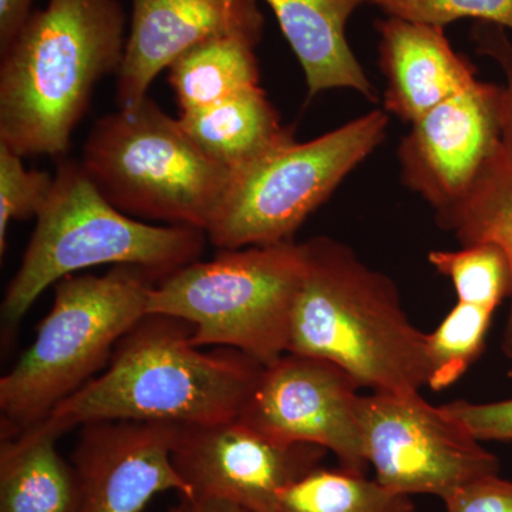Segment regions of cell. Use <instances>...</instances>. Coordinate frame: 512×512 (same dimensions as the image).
<instances>
[{
  "mask_svg": "<svg viewBox=\"0 0 512 512\" xmlns=\"http://www.w3.org/2000/svg\"><path fill=\"white\" fill-rule=\"evenodd\" d=\"M326 453L313 444L271 439L234 419L180 426L173 461L192 498H224L251 512H272L279 494L320 467Z\"/></svg>",
  "mask_w": 512,
  "mask_h": 512,
  "instance_id": "obj_11",
  "label": "cell"
},
{
  "mask_svg": "<svg viewBox=\"0 0 512 512\" xmlns=\"http://www.w3.org/2000/svg\"><path fill=\"white\" fill-rule=\"evenodd\" d=\"M503 86L477 80L412 124L397 150L402 181L434 211L466 194L501 138Z\"/></svg>",
  "mask_w": 512,
  "mask_h": 512,
  "instance_id": "obj_12",
  "label": "cell"
},
{
  "mask_svg": "<svg viewBox=\"0 0 512 512\" xmlns=\"http://www.w3.org/2000/svg\"><path fill=\"white\" fill-rule=\"evenodd\" d=\"M53 183V175L28 170L23 157L0 143V255L8 249L10 222L36 218L45 207Z\"/></svg>",
  "mask_w": 512,
  "mask_h": 512,
  "instance_id": "obj_24",
  "label": "cell"
},
{
  "mask_svg": "<svg viewBox=\"0 0 512 512\" xmlns=\"http://www.w3.org/2000/svg\"><path fill=\"white\" fill-rule=\"evenodd\" d=\"M170 512H177V508H171Z\"/></svg>",
  "mask_w": 512,
  "mask_h": 512,
  "instance_id": "obj_30",
  "label": "cell"
},
{
  "mask_svg": "<svg viewBox=\"0 0 512 512\" xmlns=\"http://www.w3.org/2000/svg\"><path fill=\"white\" fill-rule=\"evenodd\" d=\"M359 389L335 363L288 352L264 366L238 419L271 439L325 448L366 476Z\"/></svg>",
  "mask_w": 512,
  "mask_h": 512,
  "instance_id": "obj_10",
  "label": "cell"
},
{
  "mask_svg": "<svg viewBox=\"0 0 512 512\" xmlns=\"http://www.w3.org/2000/svg\"><path fill=\"white\" fill-rule=\"evenodd\" d=\"M302 244L305 276L288 352L329 360L372 392L429 386L427 333L410 322L392 279L338 239Z\"/></svg>",
  "mask_w": 512,
  "mask_h": 512,
  "instance_id": "obj_3",
  "label": "cell"
},
{
  "mask_svg": "<svg viewBox=\"0 0 512 512\" xmlns=\"http://www.w3.org/2000/svg\"><path fill=\"white\" fill-rule=\"evenodd\" d=\"M207 239L201 229L161 227L124 214L97 190L80 161L63 160L3 296V323L16 328L47 288L93 266H137L158 284L200 261Z\"/></svg>",
  "mask_w": 512,
  "mask_h": 512,
  "instance_id": "obj_4",
  "label": "cell"
},
{
  "mask_svg": "<svg viewBox=\"0 0 512 512\" xmlns=\"http://www.w3.org/2000/svg\"><path fill=\"white\" fill-rule=\"evenodd\" d=\"M258 43L245 35L217 36L178 57L168 69V82L180 113L205 109L258 87Z\"/></svg>",
  "mask_w": 512,
  "mask_h": 512,
  "instance_id": "obj_20",
  "label": "cell"
},
{
  "mask_svg": "<svg viewBox=\"0 0 512 512\" xmlns=\"http://www.w3.org/2000/svg\"><path fill=\"white\" fill-rule=\"evenodd\" d=\"M80 164L124 214L205 232L232 180L231 171L205 156L180 120L148 96L97 120Z\"/></svg>",
  "mask_w": 512,
  "mask_h": 512,
  "instance_id": "obj_6",
  "label": "cell"
},
{
  "mask_svg": "<svg viewBox=\"0 0 512 512\" xmlns=\"http://www.w3.org/2000/svg\"><path fill=\"white\" fill-rule=\"evenodd\" d=\"M262 28L264 16L256 0H133L117 72L120 109L146 99L160 73L192 47L225 35L261 40Z\"/></svg>",
  "mask_w": 512,
  "mask_h": 512,
  "instance_id": "obj_14",
  "label": "cell"
},
{
  "mask_svg": "<svg viewBox=\"0 0 512 512\" xmlns=\"http://www.w3.org/2000/svg\"><path fill=\"white\" fill-rule=\"evenodd\" d=\"M59 437L45 421L2 437L0 512H79V477L57 451Z\"/></svg>",
  "mask_w": 512,
  "mask_h": 512,
  "instance_id": "obj_19",
  "label": "cell"
},
{
  "mask_svg": "<svg viewBox=\"0 0 512 512\" xmlns=\"http://www.w3.org/2000/svg\"><path fill=\"white\" fill-rule=\"evenodd\" d=\"M443 409L480 441L512 443V399L493 403L456 400Z\"/></svg>",
  "mask_w": 512,
  "mask_h": 512,
  "instance_id": "obj_26",
  "label": "cell"
},
{
  "mask_svg": "<svg viewBox=\"0 0 512 512\" xmlns=\"http://www.w3.org/2000/svg\"><path fill=\"white\" fill-rule=\"evenodd\" d=\"M154 285L147 272L130 265L57 282L52 309L35 340L0 379L2 437L45 420L93 380L120 340L147 315Z\"/></svg>",
  "mask_w": 512,
  "mask_h": 512,
  "instance_id": "obj_5",
  "label": "cell"
},
{
  "mask_svg": "<svg viewBox=\"0 0 512 512\" xmlns=\"http://www.w3.org/2000/svg\"><path fill=\"white\" fill-rule=\"evenodd\" d=\"M494 311L473 303L457 302L434 332L427 333L429 386L446 390L466 375L483 353Z\"/></svg>",
  "mask_w": 512,
  "mask_h": 512,
  "instance_id": "obj_22",
  "label": "cell"
},
{
  "mask_svg": "<svg viewBox=\"0 0 512 512\" xmlns=\"http://www.w3.org/2000/svg\"><path fill=\"white\" fill-rule=\"evenodd\" d=\"M429 262L453 282L458 302L473 303L495 312L511 296L510 262L497 245L474 244L458 251H431Z\"/></svg>",
  "mask_w": 512,
  "mask_h": 512,
  "instance_id": "obj_23",
  "label": "cell"
},
{
  "mask_svg": "<svg viewBox=\"0 0 512 512\" xmlns=\"http://www.w3.org/2000/svg\"><path fill=\"white\" fill-rule=\"evenodd\" d=\"M272 512H416L409 495L348 470L318 467L286 487Z\"/></svg>",
  "mask_w": 512,
  "mask_h": 512,
  "instance_id": "obj_21",
  "label": "cell"
},
{
  "mask_svg": "<svg viewBox=\"0 0 512 512\" xmlns=\"http://www.w3.org/2000/svg\"><path fill=\"white\" fill-rule=\"evenodd\" d=\"M35 0H0V50L6 49L28 22Z\"/></svg>",
  "mask_w": 512,
  "mask_h": 512,
  "instance_id": "obj_28",
  "label": "cell"
},
{
  "mask_svg": "<svg viewBox=\"0 0 512 512\" xmlns=\"http://www.w3.org/2000/svg\"><path fill=\"white\" fill-rule=\"evenodd\" d=\"M191 323L146 315L120 340L100 376L46 417L63 436L97 421H157L205 426L238 419L264 366L228 348L205 352Z\"/></svg>",
  "mask_w": 512,
  "mask_h": 512,
  "instance_id": "obj_1",
  "label": "cell"
},
{
  "mask_svg": "<svg viewBox=\"0 0 512 512\" xmlns=\"http://www.w3.org/2000/svg\"><path fill=\"white\" fill-rule=\"evenodd\" d=\"M384 111L413 124L477 82L476 67L451 47L443 28L387 16L376 25Z\"/></svg>",
  "mask_w": 512,
  "mask_h": 512,
  "instance_id": "obj_16",
  "label": "cell"
},
{
  "mask_svg": "<svg viewBox=\"0 0 512 512\" xmlns=\"http://www.w3.org/2000/svg\"><path fill=\"white\" fill-rule=\"evenodd\" d=\"M503 29L480 22L474 32L480 49L501 64L507 77L500 141L466 194L443 210L434 211V218L441 229L456 237L461 247L494 244L503 249L512 274V43ZM510 299L503 352L512 362V291Z\"/></svg>",
  "mask_w": 512,
  "mask_h": 512,
  "instance_id": "obj_15",
  "label": "cell"
},
{
  "mask_svg": "<svg viewBox=\"0 0 512 512\" xmlns=\"http://www.w3.org/2000/svg\"><path fill=\"white\" fill-rule=\"evenodd\" d=\"M305 268L303 244L293 241L221 249L154 285L147 315L191 323L198 348L239 350L268 366L288 353Z\"/></svg>",
  "mask_w": 512,
  "mask_h": 512,
  "instance_id": "obj_7",
  "label": "cell"
},
{
  "mask_svg": "<svg viewBox=\"0 0 512 512\" xmlns=\"http://www.w3.org/2000/svg\"><path fill=\"white\" fill-rule=\"evenodd\" d=\"M178 120L202 153L231 173L295 141L261 86L205 109L180 113Z\"/></svg>",
  "mask_w": 512,
  "mask_h": 512,
  "instance_id": "obj_18",
  "label": "cell"
},
{
  "mask_svg": "<svg viewBox=\"0 0 512 512\" xmlns=\"http://www.w3.org/2000/svg\"><path fill=\"white\" fill-rule=\"evenodd\" d=\"M274 12L293 53L298 57L309 96L333 89H352L376 101L346 39L350 16L367 0H265Z\"/></svg>",
  "mask_w": 512,
  "mask_h": 512,
  "instance_id": "obj_17",
  "label": "cell"
},
{
  "mask_svg": "<svg viewBox=\"0 0 512 512\" xmlns=\"http://www.w3.org/2000/svg\"><path fill=\"white\" fill-rule=\"evenodd\" d=\"M180 424L97 421L82 426L72 464L80 481L79 512H143L156 495L192 498L175 470Z\"/></svg>",
  "mask_w": 512,
  "mask_h": 512,
  "instance_id": "obj_13",
  "label": "cell"
},
{
  "mask_svg": "<svg viewBox=\"0 0 512 512\" xmlns=\"http://www.w3.org/2000/svg\"><path fill=\"white\" fill-rule=\"evenodd\" d=\"M387 16L446 28L460 19H477L512 29V0H367Z\"/></svg>",
  "mask_w": 512,
  "mask_h": 512,
  "instance_id": "obj_25",
  "label": "cell"
},
{
  "mask_svg": "<svg viewBox=\"0 0 512 512\" xmlns=\"http://www.w3.org/2000/svg\"><path fill=\"white\" fill-rule=\"evenodd\" d=\"M389 114L375 110L315 140L295 141L232 173L207 238L220 249L293 241L303 222L386 138Z\"/></svg>",
  "mask_w": 512,
  "mask_h": 512,
  "instance_id": "obj_8",
  "label": "cell"
},
{
  "mask_svg": "<svg viewBox=\"0 0 512 512\" xmlns=\"http://www.w3.org/2000/svg\"><path fill=\"white\" fill-rule=\"evenodd\" d=\"M447 512H512V481L500 474L480 478L448 495Z\"/></svg>",
  "mask_w": 512,
  "mask_h": 512,
  "instance_id": "obj_27",
  "label": "cell"
},
{
  "mask_svg": "<svg viewBox=\"0 0 512 512\" xmlns=\"http://www.w3.org/2000/svg\"><path fill=\"white\" fill-rule=\"evenodd\" d=\"M119 0H47L0 50V143L20 157L67 153L94 87L126 49Z\"/></svg>",
  "mask_w": 512,
  "mask_h": 512,
  "instance_id": "obj_2",
  "label": "cell"
},
{
  "mask_svg": "<svg viewBox=\"0 0 512 512\" xmlns=\"http://www.w3.org/2000/svg\"><path fill=\"white\" fill-rule=\"evenodd\" d=\"M175 508L177 512H251L232 501L215 497L181 498V504Z\"/></svg>",
  "mask_w": 512,
  "mask_h": 512,
  "instance_id": "obj_29",
  "label": "cell"
},
{
  "mask_svg": "<svg viewBox=\"0 0 512 512\" xmlns=\"http://www.w3.org/2000/svg\"><path fill=\"white\" fill-rule=\"evenodd\" d=\"M360 426L377 483L396 494L446 500L464 485L500 474V461L420 392L360 396Z\"/></svg>",
  "mask_w": 512,
  "mask_h": 512,
  "instance_id": "obj_9",
  "label": "cell"
}]
</instances>
